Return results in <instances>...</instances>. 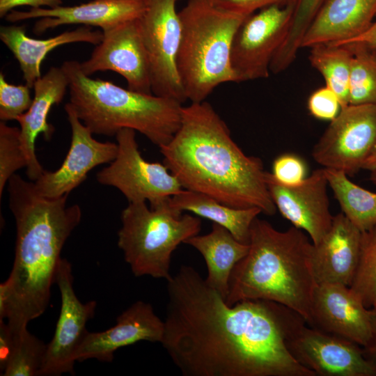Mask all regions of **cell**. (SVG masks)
I'll use <instances>...</instances> for the list:
<instances>
[{
  "label": "cell",
  "instance_id": "obj_1",
  "mask_svg": "<svg viewBox=\"0 0 376 376\" xmlns=\"http://www.w3.org/2000/svg\"><path fill=\"white\" fill-rule=\"evenodd\" d=\"M166 282L161 343L184 376H316L288 348L305 321L297 312L263 299L228 305L189 265Z\"/></svg>",
  "mask_w": 376,
  "mask_h": 376
},
{
  "label": "cell",
  "instance_id": "obj_2",
  "mask_svg": "<svg viewBox=\"0 0 376 376\" xmlns=\"http://www.w3.org/2000/svg\"><path fill=\"white\" fill-rule=\"evenodd\" d=\"M9 207L16 223L13 265L0 285V320L12 333L27 329L47 308L61 252L81 219L78 205H67L69 194L40 196L34 183L15 173L8 182Z\"/></svg>",
  "mask_w": 376,
  "mask_h": 376
},
{
  "label": "cell",
  "instance_id": "obj_3",
  "mask_svg": "<svg viewBox=\"0 0 376 376\" xmlns=\"http://www.w3.org/2000/svg\"><path fill=\"white\" fill-rule=\"evenodd\" d=\"M159 148L163 164L183 189L233 207H258L269 216L276 213L262 160L241 150L205 100L182 106L178 130Z\"/></svg>",
  "mask_w": 376,
  "mask_h": 376
},
{
  "label": "cell",
  "instance_id": "obj_4",
  "mask_svg": "<svg viewBox=\"0 0 376 376\" xmlns=\"http://www.w3.org/2000/svg\"><path fill=\"white\" fill-rule=\"evenodd\" d=\"M310 240L301 229L280 231L256 217L250 228L249 251L231 272L226 304L274 301L297 312L308 324L317 285Z\"/></svg>",
  "mask_w": 376,
  "mask_h": 376
},
{
  "label": "cell",
  "instance_id": "obj_5",
  "mask_svg": "<svg viewBox=\"0 0 376 376\" xmlns=\"http://www.w3.org/2000/svg\"><path fill=\"white\" fill-rule=\"evenodd\" d=\"M61 68L68 79L69 103L93 134L116 136L120 130L128 128L160 147L169 143L178 130L180 102L92 79L76 61L64 62Z\"/></svg>",
  "mask_w": 376,
  "mask_h": 376
},
{
  "label": "cell",
  "instance_id": "obj_6",
  "mask_svg": "<svg viewBox=\"0 0 376 376\" xmlns=\"http://www.w3.org/2000/svg\"><path fill=\"white\" fill-rule=\"evenodd\" d=\"M182 25L177 68L187 100L205 101L221 84L235 82L230 63L235 33L248 17L187 0L178 12Z\"/></svg>",
  "mask_w": 376,
  "mask_h": 376
},
{
  "label": "cell",
  "instance_id": "obj_7",
  "mask_svg": "<svg viewBox=\"0 0 376 376\" xmlns=\"http://www.w3.org/2000/svg\"><path fill=\"white\" fill-rule=\"evenodd\" d=\"M169 198L150 203L149 207L144 201L129 203L122 212L118 246L135 276L168 281L173 252L201 231V219L182 214Z\"/></svg>",
  "mask_w": 376,
  "mask_h": 376
},
{
  "label": "cell",
  "instance_id": "obj_8",
  "mask_svg": "<svg viewBox=\"0 0 376 376\" xmlns=\"http://www.w3.org/2000/svg\"><path fill=\"white\" fill-rule=\"evenodd\" d=\"M295 2L271 6L249 15L234 34L230 63L235 82L267 78L272 61L285 39Z\"/></svg>",
  "mask_w": 376,
  "mask_h": 376
},
{
  "label": "cell",
  "instance_id": "obj_9",
  "mask_svg": "<svg viewBox=\"0 0 376 376\" xmlns=\"http://www.w3.org/2000/svg\"><path fill=\"white\" fill-rule=\"evenodd\" d=\"M178 1L145 0L139 22L150 64L152 94L182 104L187 97L177 68L182 33Z\"/></svg>",
  "mask_w": 376,
  "mask_h": 376
},
{
  "label": "cell",
  "instance_id": "obj_10",
  "mask_svg": "<svg viewBox=\"0 0 376 376\" xmlns=\"http://www.w3.org/2000/svg\"><path fill=\"white\" fill-rule=\"evenodd\" d=\"M375 151L376 104H348L330 121L311 154L324 168L353 176Z\"/></svg>",
  "mask_w": 376,
  "mask_h": 376
},
{
  "label": "cell",
  "instance_id": "obj_11",
  "mask_svg": "<svg viewBox=\"0 0 376 376\" xmlns=\"http://www.w3.org/2000/svg\"><path fill=\"white\" fill-rule=\"evenodd\" d=\"M116 138L117 155L108 166L97 173L99 183L118 189L129 203H150L171 197L184 189L164 164L149 162L143 158L135 130L122 129Z\"/></svg>",
  "mask_w": 376,
  "mask_h": 376
},
{
  "label": "cell",
  "instance_id": "obj_12",
  "mask_svg": "<svg viewBox=\"0 0 376 376\" xmlns=\"http://www.w3.org/2000/svg\"><path fill=\"white\" fill-rule=\"evenodd\" d=\"M300 324L287 345L293 357L320 376H376L375 366L354 342Z\"/></svg>",
  "mask_w": 376,
  "mask_h": 376
},
{
  "label": "cell",
  "instance_id": "obj_13",
  "mask_svg": "<svg viewBox=\"0 0 376 376\" xmlns=\"http://www.w3.org/2000/svg\"><path fill=\"white\" fill-rule=\"evenodd\" d=\"M56 283L61 293V310L38 376L74 374L75 354L88 333L86 325L97 305L95 301L83 304L77 298L73 288L72 265L65 258L59 262Z\"/></svg>",
  "mask_w": 376,
  "mask_h": 376
},
{
  "label": "cell",
  "instance_id": "obj_14",
  "mask_svg": "<svg viewBox=\"0 0 376 376\" xmlns=\"http://www.w3.org/2000/svg\"><path fill=\"white\" fill-rule=\"evenodd\" d=\"M102 41L91 57L79 63L82 72L91 76L111 70L123 76L127 88L152 94L151 70L139 18L121 23L102 31Z\"/></svg>",
  "mask_w": 376,
  "mask_h": 376
},
{
  "label": "cell",
  "instance_id": "obj_15",
  "mask_svg": "<svg viewBox=\"0 0 376 376\" xmlns=\"http://www.w3.org/2000/svg\"><path fill=\"white\" fill-rule=\"evenodd\" d=\"M65 110L72 130L66 157L57 170L45 171L33 182L37 192L46 198L69 194L85 180L91 170L111 163L118 153L117 143L101 142L93 137L91 130L78 118L69 102L65 105Z\"/></svg>",
  "mask_w": 376,
  "mask_h": 376
},
{
  "label": "cell",
  "instance_id": "obj_16",
  "mask_svg": "<svg viewBox=\"0 0 376 376\" xmlns=\"http://www.w3.org/2000/svg\"><path fill=\"white\" fill-rule=\"evenodd\" d=\"M265 181L271 198L281 215L301 229L317 244L329 230L334 216L329 209L328 182L324 169L313 171L301 183L286 185L268 171Z\"/></svg>",
  "mask_w": 376,
  "mask_h": 376
},
{
  "label": "cell",
  "instance_id": "obj_17",
  "mask_svg": "<svg viewBox=\"0 0 376 376\" xmlns=\"http://www.w3.org/2000/svg\"><path fill=\"white\" fill-rule=\"evenodd\" d=\"M308 325L354 342L362 347L370 336L369 308L350 287L341 284H317Z\"/></svg>",
  "mask_w": 376,
  "mask_h": 376
},
{
  "label": "cell",
  "instance_id": "obj_18",
  "mask_svg": "<svg viewBox=\"0 0 376 376\" xmlns=\"http://www.w3.org/2000/svg\"><path fill=\"white\" fill-rule=\"evenodd\" d=\"M164 322L155 313L152 305L137 301L116 318V324L101 332L88 331L75 359L81 362L95 359L111 362L119 348L146 340L162 343Z\"/></svg>",
  "mask_w": 376,
  "mask_h": 376
},
{
  "label": "cell",
  "instance_id": "obj_19",
  "mask_svg": "<svg viewBox=\"0 0 376 376\" xmlns=\"http://www.w3.org/2000/svg\"><path fill=\"white\" fill-rule=\"evenodd\" d=\"M146 8L145 0H93L75 6L11 10L6 19L15 22L40 18L33 29L40 34L49 29L65 24H84L108 30L125 22L139 18Z\"/></svg>",
  "mask_w": 376,
  "mask_h": 376
},
{
  "label": "cell",
  "instance_id": "obj_20",
  "mask_svg": "<svg viewBox=\"0 0 376 376\" xmlns=\"http://www.w3.org/2000/svg\"><path fill=\"white\" fill-rule=\"evenodd\" d=\"M361 233L343 212L334 216L328 232L313 244L312 266L317 284L350 286L359 263Z\"/></svg>",
  "mask_w": 376,
  "mask_h": 376
},
{
  "label": "cell",
  "instance_id": "obj_21",
  "mask_svg": "<svg viewBox=\"0 0 376 376\" xmlns=\"http://www.w3.org/2000/svg\"><path fill=\"white\" fill-rule=\"evenodd\" d=\"M376 17V0H326L306 29L301 48L340 45L366 31Z\"/></svg>",
  "mask_w": 376,
  "mask_h": 376
},
{
  "label": "cell",
  "instance_id": "obj_22",
  "mask_svg": "<svg viewBox=\"0 0 376 376\" xmlns=\"http://www.w3.org/2000/svg\"><path fill=\"white\" fill-rule=\"evenodd\" d=\"M68 87V77L61 68L52 67L34 84V97L30 108L16 120L20 125L22 148L27 161L26 173L36 181L45 171L36 154V140L40 134L46 139L52 137L54 127L48 123L52 107L59 104Z\"/></svg>",
  "mask_w": 376,
  "mask_h": 376
},
{
  "label": "cell",
  "instance_id": "obj_23",
  "mask_svg": "<svg viewBox=\"0 0 376 376\" xmlns=\"http://www.w3.org/2000/svg\"><path fill=\"white\" fill-rule=\"evenodd\" d=\"M102 37V32L92 31L86 26L44 40L29 37L24 26H2L0 28L1 41L17 60L26 84L31 88L42 77L41 63L49 52L68 43L81 42L98 45Z\"/></svg>",
  "mask_w": 376,
  "mask_h": 376
},
{
  "label": "cell",
  "instance_id": "obj_24",
  "mask_svg": "<svg viewBox=\"0 0 376 376\" xmlns=\"http://www.w3.org/2000/svg\"><path fill=\"white\" fill-rule=\"evenodd\" d=\"M184 244L196 249L203 257L207 269V284L226 300L231 272L248 253L249 245L238 241L226 228L212 223L211 231L196 235Z\"/></svg>",
  "mask_w": 376,
  "mask_h": 376
},
{
  "label": "cell",
  "instance_id": "obj_25",
  "mask_svg": "<svg viewBox=\"0 0 376 376\" xmlns=\"http://www.w3.org/2000/svg\"><path fill=\"white\" fill-rule=\"evenodd\" d=\"M169 203L180 212H190L226 228L244 244H249L251 224L262 213L258 207H233L206 194L185 189L170 197Z\"/></svg>",
  "mask_w": 376,
  "mask_h": 376
},
{
  "label": "cell",
  "instance_id": "obj_26",
  "mask_svg": "<svg viewBox=\"0 0 376 376\" xmlns=\"http://www.w3.org/2000/svg\"><path fill=\"white\" fill-rule=\"evenodd\" d=\"M323 169L341 212L362 232L374 226L376 224V193L354 184L340 171Z\"/></svg>",
  "mask_w": 376,
  "mask_h": 376
},
{
  "label": "cell",
  "instance_id": "obj_27",
  "mask_svg": "<svg viewBox=\"0 0 376 376\" xmlns=\"http://www.w3.org/2000/svg\"><path fill=\"white\" fill-rule=\"evenodd\" d=\"M352 52L348 45H316L311 47L308 60L324 77L325 84L338 97L341 108L348 105Z\"/></svg>",
  "mask_w": 376,
  "mask_h": 376
},
{
  "label": "cell",
  "instance_id": "obj_28",
  "mask_svg": "<svg viewBox=\"0 0 376 376\" xmlns=\"http://www.w3.org/2000/svg\"><path fill=\"white\" fill-rule=\"evenodd\" d=\"M347 45L352 52L348 104H376V49L359 42Z\"/></svg>",
  "mask_w": 376,
  "mask_h": 376
},
{
  "label": "cell",
  "instance_id": "obj_29",
  "mask_svg": "<svg viewBox=\"0 0 376 376\" xmlns=\"http://www.w3.org/2000/svg\"><path fill=\"white\" fill-rule=\"evenodd\" d=\"M325 1L296 0L288 35L271 63L272 73L283 72L295 61L306 29Z\"/></svg>",
  "mask_w": 376,
  "mask_h": 376
},
{
  "label": "cell",
  "instance_id": "obj_30",
  "mask_svg": "<svg viewBox=\"0 0 376 376\" xmlns=\"http://www.w3.org/2000/svg\"><path fill=\"white\" fill-rule=\"evenodd\" d=\"M350 288L366 308L376 305V224L361 233L359 263Z\"/></svg>",
  "mask_w": 376,
  "mask_h": 376
},
{
  "label": "cell",
  "instance_id": "obj_31",
  "mask_svg": "<svg viewBox=\"0 0 376 376\" xmlns=\"http://www.w3.org/2000/svg\"><path fill=\"white\" fill-rule=\"evenodd\" d=\"M14 345L8 364L1 375L38 376L47 344L31 334L27 329L13 334Z\"/></svg>",
  "mask_w": 376,
  "mask_h": 376
},
{
  "label": "cell",
  "instance_id": "obj_32",
  "mask_svg": "<svg viewBox=\"0 0 376 376\" xmlns=\"http://www.w3.org/2000/svg\"><path fill=\"white\" fill-rule=\"evenodd\" d=\"M27 167L22 148L20 130L0 123V198L9 179L15 172Z\"/></svg>",
  "mask_w": 376,
  "mask_h": 376
},
{
  "label": "cell",
  "instance_id": "obj_33",
  "mask_svg": "<svg viewBox=\"0 0 376 376\" xmlns=\"http://www.w3.org/2000/svg\"><path fill=\"white\" fill-rule=\"evenodd\" d=\"M30 87L14 85L6 81L4 75L0 74V119L13 120L25 113L31 107L33 98Z\"/></svg>",
  "mask_w": 376,
  "mask_h": 376
},
{
  "label": "cell",
  "instance_id": "obj_34",
  "mask_svg": "<svg viewBox=\"0 0 376 376\" xmlns=\"http://www.w3.org/2000/svg\"><path fill=\"white\" fill-rule=\"evenodd\" d=\"M307 107L315 118L332 120L339 113L341 105L337 95L328 86L321 87L309 96Z\"/></svg>",
  "mask_w": 376,
  "mask_h": 376
},
{
  "label": "cell",
  "instance_id": "obj_35",
  "mask_svg": "<svg viewBox=\"0 0 376 376\" xmlns=\"http://www.w3.org/2000/svg\"><path fill=\"white\" fill-rule=\"evenodd\" d=\"M272 174L282 184L295 185L306 178V166L298 156L283 154L274 161Z\"/></svg>",
  "mask_w": 376,
  "mask_h": 376
},
{
  "label": "cell",
  "instance_id": "obj_36",
  "mask_svg": "<svg viewBox=\"0 0 376 376\" xmlns=\"http://www.w3.org/2000/svg\"><path fill=\"white\" fill-rule=\"evenodd\" d=\"M215 6L249 16L257 10L271 6H285L296 0H210Z\"/></svg>",
  "mask_w": 376,
  "mask_h": 376
},
{
  "label": "cell",
  "instance_id": "obj_37",
  "mask_svg": "<svg viewBox=\"0 0 376 376\" xmlns=\"http://www.w3.org/2000/svg\"><path fill=\"white\" fill-rule=\"evenodd\" d=\"M62 0H0V17H6L13 8L29 6L32 8L47 6L53 8L61 6Z\"/></svg>",
  "mask_w": 376,
  "mask_h": 376
},
{
  "label": "cell",
  "instance_id": "obj_38",
  "mask_svg": "<svg viewBox=\"0 0 376 376\" xmlns=\"http://www.w3.org/2000/svg\"><path fill=\"white\" fill-rule=\"evenodd\" d=\"M13 345L14 336L9 326L4 320H0V370L1 374L8 364Z\"/></svg>",
  "mask_w": 376,
  "mask_h": 376
},
{
  "label": "cell",
  "instance_id": "obj_39",
  "mask_svg": "<svg viewBox=\"0 0 376 376\" xmlns=\"http://www.w3.org/2000/svg\"><path fill=\"white\" fill-rule=\"evenodd\" d=\"M370 322V336L365 347H363L366 357L376 368V305L369 308Z\"/></svg>",
  "mask_w": 376,
  "mask_h": 376
},
{
  "label": "cell",
  "instance_id": "obj_40",
  "mask_svg": "<svg viewBox=\"0 0 376 376\" xmlns=\"http://www.w3.org/2000/svg\"><path fill=\"white\" fill-rule=\"evenodd\" d=\"M359 42L376 49V20L362 34L343 45Z\"/></svg>",
  "mask_w": 376,
  "mask_h": 376
},
{
  "label": "cell",
  "instance_id": "obj_41",
  "mask_svg": "<svg viewBox=\"0 0 376 376\" xmlns=\"http://www.w3.org/2000/svg\"><path fill=\"white\" fill-rule=\"evenodd\" d=\"M362 169L369 171H376V151H375L362 165Z\"/></svg>",
  "mask_w": 376,
  "mask_h": 376
},
{
  "label": "cell",
  "instance_id": "obj_42",
  "mask_svg": "<svg viewBox=\"0 0 376 376\" xmlns=\"http://www.w3.org/2000/svg\"><path fill=\"white\" fill-rule=\"evenodd\" d=\"M369 179L373 184L376 185V171L370 172Z\"/></svg>",
  "mask_w": 376,
  "mask_h": 376
}]
</instances>
